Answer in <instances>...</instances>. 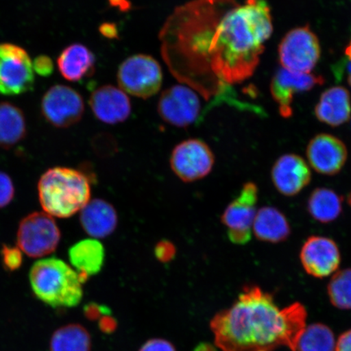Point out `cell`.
<instances>
[{"label": "cell", "instance_id": "23", "mask_svg": "<svg viewBox=\"0 0 351 351\" xmlns=\"http://www.w3.org/2000/svg\"><path fill=\"white\" fill-rule=\"evenodd\" d=\"M27 127L22 110L8 102L0 103V147L10 149L25 138Z\"/></svg>", "mask_w": 351, "mask_h": 351}, {"label": "cell", "instance_id": "8", "mask_svg": "<svg viewBox=\"0 0 351 351\" xmlns=\"http://www.w3.org/2000/svg\"><path fill=\"white\" fill-rule=\"evenodd\" d=\"M280 63L289 71L311 73L320 58L319 39L308 25L285 34L278 49Z\"/></svg>", "mask_w": 351, "mask_h": 351}, {"label": "cell", "instance_id": "39", "mask_svg": "<svg viewBox=\"0 0 351 351\" xmlns=\"http://www.w3.org/2000/svg\"><path fill=\"white\" fill-rule=\"evenodd\" d=\"M345 54L346 56H348V58L350 60L351 62V41L349 43V45L346 48Z\"/></svg>", "mask_w": 351, "mask_h": 351}, {"label": "cell", "instance_id": "36", "mask_svg": "<svg viewBox=\"0 0 351 351\" xmlns=\"http://www.w3.org/2000/svg\"><path fill=\"white\" fill-rule=\"evenodd\" d=\"M117 322L111 317H105L100 322V328L105 332H112L116 330Z\"/></svg>", "mask_w": 351, "mask_h": 351}, {"label": "cell", "instance_id": "27", "mask_svg": "<svg viewBox=\"0 0 351 351\" xmlns=\"http://www.w3.org/2000/svg\"><path fill=\"white\" fill-rule=\"evenodd\" d=\"M328 295L337 308L351 309V269L337 271L328 285Z\"/></svg>", "mask_w": 351, "mask_h": 351}, {"label": "cell", "instance_id": "30", "mask_svg": "<svg viewBox=\"0 0 351 351\" xmlns=\"http://www.w3.org/2000/svg\"><path fill=\"white\" fill-rule=\"evenodd\" d=\"M33 67L34 72L44 77L51 76L54 71L53 61H52L49 56L45 55L36 57L34 59Z\"/></svg>", "mask_w": 351, "mask_h": 351}, {"label": "cell", "instance_id": "15", "mask_svg": "<svg viewBox=\"0 0 351 351\" xmlns=\"http://www.w3.org/2000/svg\"><path fill=\"white\" fill-rule=\"evenodd\" d=\"M306 156L310 165L317 173L332 176L343 168L348 159V149L339 138L322 134L311 140Z\"/></svg>", "mask_w": 351, "mask_h": 351}, {"label": "cell", "instance_id": "20", "mask_svg": "<svg viewBox=\"0 0 351 351\" xmlns=\"http://www.w3.org/2000/svg\"><path fill=\"white\" fill-rule=\"evenodd\" d=\"M319 121L331 126H339L350 118L351 102L349 91L344 87L329 88L320 96L315 109Z\"/></svg>", "mask_w": 351, "mask_h": 351}, {"label": "cell", "instance_id": "24", "mask_svg": "<svg viewBox=\"0 0 351 351\" xmlns=\"http://www.w3.org/2000/svg\"><path fill=\"white\" fill-rule=\"evenodd\" d=\"M307 209L315 221L329 223L340 216L342 209L341 199L335 191L328 188H317L307 203Z\"/></svg>", "mask_w": 351, "mask_h": 351}, {"label": "cell", "instance_id": "4", "mask_svg": "<svg viewBox=\"0 0 351 351\" xmlns=\"http://www.w3.org/2000/svg\"><path fill=\"white\" fill-rule=\"evenodd\" d=\"M29 278L34 295L55 308H71L82 300L85 280L60 258L50 257L35 262Z\"/></svg>", "mask_w": 351, "mask_h": 351}, {"label": "cell", "instance_id": "28", "mask_svg": "<svg viewBox=\"0 0 351 351\" xmlns=\"http://www.w3.org/2000/svg\"><path fill=\"white\" fill-rule=\"evenodd\" d=\"M1 256L3 265L8 271H12L19 269L23 261L22 252L19 247L5 245L2 249Z\"/></svg>", "mask_w": 351, "mask_h": 351}, {"label": "cell", "instance_id": "6", "mask_svg": "<svg viewBox=\"0 0 351 351\" xmlns=\"http://www.w3.org/2000/svg\"><path fill=\"white\" fill-rule=\"evenodd\" d=\"M60 236L53 217L45 212L33 213L20 222L16 234L17 247L29 257L42 258L56 251Z\"/></svg>", "mask_w": 351, "mask_h": 351}, {"label": "cell", "instance_id": "31", "mask_svg": "<svg viewBox=\"0 0 351 351\" xmlns=\"http://www.w3.org/2000/svg\"><path fill=\"white\" fill-rule=\"evenodd\" d=\"M156 256L161 262H169L175 256L176 248L168 241H162L156 245L155 249Z\"/></svg>", "mask_w": 351, "mask_h": 351}, {"label": "cell", "instance_id": "17", "mask_svg": "<svg viewBox=\"0 0 351 351\" xmlns=\"http://www.w3.org/2000/svg\"><path fill=\"white\" fill-rule=\"evenodd\" d=\"M311 173L308 165L293 154L280 157L271 170L274 186L285 196H295L308 185Z\"/></svg>", "mask_w": 351, "mask_h": 351}, {"label": "cell", "instance_id": "12", "mask_svg": "<svg viewBox=\"0 0 351 351\" xmlns=\"http://www.w3.org/2000/svg\"><path fill=\"white\" fill-rule=\"evenodd\" d=\"M201 104L195 92L186 86H173L162 93L158 112L168 124L185 128L199 117Z\"/></svg>", "mask_w": 351, "mask_h": 351}, {"label": "cell", "instance_id": "29", "mask_svg": "<svg viewBox=\"0 0 351 351\" xmlns=\"http://www.w3.org/2000/svg\"><path fill=\"white\" fill-rule=\"evenodd\" d=\"M15 187L6 173L0 171V209L7 207L14 197Z\"/></svg>", "mask_w": 351, "mask_h": 351}, {"label": "cell", "instance_id": "25", "mask_svg": "<svg viewBox=\"0 0 351 351\" xmlns=\"http://www.w3.org/2000/svg\"><path fill=\"white\" fill-rule=\"evenodd\" d=\"M90 349L89 332L77 324L57 329L50 341V351H90Z\"/></svg>", "mask_w": 351, "mask_h": 351}, {"label": "cell", "instance_id": "18", "mask_svg": "<svg viewBox=\"0 0 351 351\" xmlns=\"http://www.w3.org/2000/svg\"><path fill=\"white\" fill-rule=\"evenodd\" d=\"M80 222L83 230L92 238H107L117 229V210L107 201L93 199L81 210Z\"/></svg>", "mask_w": 351, "mask_h": 351}, {"label": "cell", "instance_id": "21", "mask_svg": "<svg viewBox=\"0 0 351 351\" xmlns=\"http://www.w3.org/2000/svg\"><path fill=\"white\" fill-rule=\"evenodd\" d=\"M69 258L73 269L86 282L90 276L98 274L102 269L105 250L98 240H82L70 247Z\"/></svg>", "mask_w": 351, "mask_h": 351}, {"label": "cell", "instance_id": "19", "mask_svg": "<svg viewBox=\"0 0 351 351\" xmlns=\"http://www.w3.org/2000/svg\"><path fill=\"white\" fill-rule=\"evenodd\" d=\"M58 69L66 80L80 82L93 75L95 57L89 48L81 43L65 47L57 60Z\"/></svg>", "mask_w": 351, "mask_h": 351}, {"label": "cell", "instance_id": "7", "mask_svg": "<svg viewBox=\"0 0 351 351\" xmlns=\"http://www.w3.org/2000/svg\"><path fill=\"white\" fill-rule=\"evenodd\" d=\"M35 82L32 59L24 48L0 43V94L19 95L33 89Z\"/></svg>", "mask_w": 351, "mask_h": 351}, {"label": "cell", "instance_id": "35", "mask_svg": "<svg viewBox=\"0 0 351 351\" xmlns=\"http://www.w3.org/2000/svg\"><path fill=\"white\" fill-rule=\"evenodd\" d=\"M107 307L90 304L86 306V314L91 319L97 318L101 314L108 313Z\"/></svg>", "mask_w": 351, "mask_h": 351}, {"label": "cell", "instance_id": "5", "mask_svg": "<svg viewBox=\"0 0 351 351\" xmlns=\"http://www.w3.org/2000/svg\"><path fill=\"white\" fill-rule=\"evenodd\" d=\"M117 82L126 94L148 99L160 90L163 73L152 56L138 54L123 61L118 69Z\"/></svg>", "mask_w": 351, "mask_h": 351}, {"label": "cell", "instance_id": "1", "mask_svg": "<svg viewBox=\"0 0 351 351\" xmlns=\"http://www.w3.org/2000/svg\"><path fill=\"white\" fill-rule=\"evenodd\" d=\"M273 30L267 0H193L165 22L162 56L178 81L208 99L253 75Z\"/></svg>", "mask_w": 351, "mask_h": 351}, {"label": "cell", "instance_id": "40", "mask_svg": "<svg viewBox=\"0 0 351 351\" xmlns=\"http://www.w3.org/2000/svg\"><path fill=\"white\" fill-rule=\"evenodd\" d=\"M348 81H349L350 85L351 86V74H350V75H349Z\"/></svg>", "mask_w": 351, "mask_h": 351}, {"label": "cell", "instance_id": "37", "mask_svg": "<svg viewBox=\"0 0 351 351\" xmlns=\"http://www.w3.org/2000/svg\"><path fill=\"white\" fill-rule=\"evenodd\" d=\"M108 1L112 6L120 8L122 11L130 7L128 0H108Z\"/></svg>", "mask_w": 351, "mask_h": 351}, {"label": "cell", "instance_id": "14", "mask_svg": "<svg viewBox=\"0 0 351 351\" xmlns=\"http://www.w3.org/2000/svg\"><path fill=\"white\" fill-rule=\"evenodd\" d=\"M324 82L322 76L311 73L278 70L271 82V94L278 104L280 115L285 118L292 116L293 96L300 92L308 91Z\"/></svg>", "mask_w": 351, "mask_h": 351}, {"label": "cell", "instance_id": "2", "mask_svg": "<svg viewBox=\"0 0 351 351\" xmlns=\"http://www.w3.org/2000/svg\"><path fill=\"white\" fill-rule=\"evenodd\" d=\"M306 320L300 302L280 309L270 293L248 285L234 304L215 315L210 326L222 351H275L282 346L296 351Z\"/></svg>", "mask_w": 351, "mask_h": 351}, {"label": "cell", "instance_id": "26", "mask_svg": "<svg viewBox=\"0 0 351 351\" xmlns=\"http://www.w3.org/2000/svg\"><path fill=\"white\" fill-rule=\"evenodd\" d=\"M335 337L331 328L317 323L305 328L296 351H335Z\"/></svg>", "mask_w": 351, "mask_h": 351}, {"label": "cell", "instance_id": "11", "mask_svg": "<svg viewBox=\"0 0 351 351\" xmlns=\"http://www.w3.org/2000/svg\"><path fill=\"white\" fill-rule=\"evenodd\" d=\"M214 155L208 144L200 139H187L176 146L170 165L174 173L185 182L203 179L210 173Z\"/></svg>", "mask_w": 351, "mask_h": 351}, {"label": "cell", "instance_id": "16", "mask_svg": "<svg viewBox=\"0 0 351 351\" xmlns=\"http://www.w3.org/2000/svg\"><path fill=\"white\" fill-rule=\"evenodd\" d=\"M89 103L95 117L105 124H119L131 114L128 95L121 88L112 85L99 87L91 94Z\"/></svg>", "mask_w": 351, "mask_h": 351}, {"label": "cell", "instance_id": "34", "mask_svg": "<svg viewBox=\"0 0 351 351\" xmlns=\"http://www.w3.org/2000/svg\"><path fill=\"white\" fill-rule=\"evenodd\" d=\"M99 32L105 38H116L117 37V26L112 23H104L101 25Z\"/></svg>", "mask_w": 351, "mask_h": 351}, {"label": "cell", "instance_id": "10", "mask_svg": "<svg viewBox=\"0 0 351 351\" xmlns=\"http://www.w3.org/2000/svg\"><path fill=\"white\" fill-rule=\"evenodd\" d=\"M41 112L51 125L57 128H68L82 120L85 112L84 100L73 88L56 85L44 94Z\"/></svg>", "mask_w": 351, "mask_h": 351}, {"label": "cell", "instance_id": "33", "mask_svg": "<svg viewBox=\"0 0 351 351\" xmlns=\"http://www.w3.org/2000/svg\"><path fill=\"white\" fill-rule=\"evenodd\" d=\"M335 351H351V329L340 336Z\"/></svg>", "mask_w": 351, "mask_h": 351}, {"label": "cell", "instance_id": "9", "mask_svg": "<svg viewBox=\"0 0 351 351\" xmlns=\"http://www.w3.org/2000/svg\"><path fill=\"white\" fill-rule=\"evenodd\" d=\"M258 188L253 182L245 183L236 199L228 206L221 222L228 229L232 243L245 245L252 239V230L257 210Z\"/></svg>", "mask_w": 351, "mask_h": 351}, {"label": "cell", "instance_id": "32", "mask_svg": "<svg viewBox=\"0 0 351 351\" xmlns=\"http://www.w3.org/2000/svg\"><path fill=\"white\" fill-rule=\"evenodd\" d=\"M139 351H176V349L170 341L155 339L147 341Z\"/></svg>", "mask_w": 351, "mask_h": 351}, {"label": "cell", "instance_id": "38", "mask_svg": "<svg viewBox=\"0 0 351 351\" xmlns=\"http://www.w3.org/2000/svg\"><path fill=\"white\" fill-rule=\"evenodd\" d=\"M194 351H217L215 346L208 343V342H202L197 345Z\"/></svg>", "mask_w": 351, "mask_h": 351}, {"label": "cell", "instance_id": "3", "mask_svg": "<svg viewBox=\"0 0 351 351\" xmlns=\"http://www.w3.org/2000/svg\"><path fill=\"white\" fill-rule=\"evenodd\" d=\"M38 191L44 212L51 217H72L90 201L89 179L81 171L66 167H56L44 173Z\"/></svg>", "mask_w": 351, "mask_h": 351}, {"label": "cell", "instance_id": "13", "mask_svg": "<svg viewBox=\"0 0 351 351\" xmlns=\"http://www.w3.org/2000/svg\"><path fill=\"white\" fill-rule=\"evenodd\" d=\"M300 260L307 274L323 278L339 269L341 254L335 241L326 237L313 236L302 245Z\"/></svg>", "mask_w": 351, "mask_h": 351}, {"label": "cell", "instance_id": "22", "mask_svg": "<svg viewBox=\"0 0 351 351\" xmlns=\"http://www.w3.org/2000/svg\"><path fill=\"white\" fill-rule=\"evenodd\" d=\"M252 230L258 240L271 243L285 241L291 234L287 217L273 207H263L257 210Z\"/></svg>", "mask_w": 351, "mask_h": 351}]
</instances>
